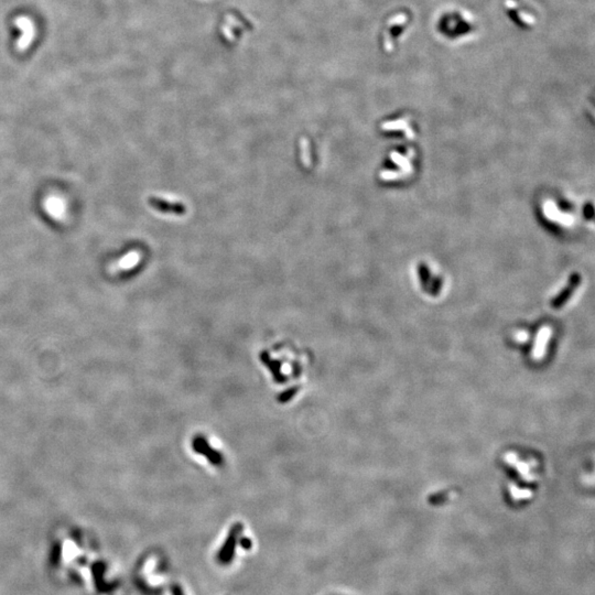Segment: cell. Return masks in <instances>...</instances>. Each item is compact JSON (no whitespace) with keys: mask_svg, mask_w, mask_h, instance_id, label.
<instances>
[{"mask_svg":"<svg viewBox=\"0 0 595 595\" xmlns=\"http://www.w3.org/2000/svg\"><path fill=\"white\" fill-rule=\"evenodd\" d=\"M300 150H301V160L303 165L307 168L311 167V151H310V143L307 138H301L300 140Z\"/></svg>","mask_w":595,"mask_h":595,"instance_id":"cell-1","label":"cell"}]
</instances>
